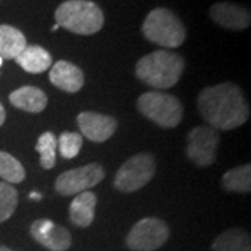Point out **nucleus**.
<instances>
[{
  "label": "nucleus",
  "mask_w": 251,
  "mask_h": 251,
  "mask_svg": "<svg viewBox=\"0 0 251 251\" xmlns=\"http://www.w3.org/2000/svg\"><path fill=\"white\" fill-rule=\"evenodd\" d=\"M198 110L215 130H233L247 122L250 109L243 91L233 82L208 87L198 95Z\"/></svg>",
  "instance_id": "f257e3e1"
},
{
  "label": "nucleus",
  "mask_w": 251,
  "mask_h": 251,
  "mask_svg": "<svg viewBox=\"0 0 251 251\" xmlns=\"http://www.w3.org/2000/svg\"><path fill=\"white\" fill-rule=\"evenodd\" d=\"M184 59L168 50H155L141 57L135 66V75L156 90H168L177 84L184 72Z\"/></svg>",
  "instance_id": "f03ea898"
},
{
  "label": "nucleus",
  "mask_w": 251,
  "mask_h": 251,
  "mask_svg": "<svg viewBox=\"0 0 251 251\" xmlns=\"http://www.w3.org/2000/svg\"><path fill=\"white\" fill-rule=\"evenodd\" d=\"M59 27L77 35H94L102 29L105 17L97 3L91 0H67L54 11Z\"/></svg>",
  "instance_id": "7ed1b4c3"
},
{
  "label": "nucleus",
  "mask_w": 251,
  "mask_h": 251,
  "mask_svg": "<svg viewBox=\"0 0 251 251\" xmlns=\"http://www.w3.org/2000/svg\"><path fill=\"white\" fill-rule=\"evenodd\" d=\"M141 31L150 42L163 48H179L187 35L181 20L172 10L165 7L150 11L144 20Z\"/></svg>",
  "instance_id": "20e7f679"
},
{
  "label": "nucleus",
  "mask_w": 251,
  "mask_h": 251,
  "mask_svg": "<svg viewBox=\"0 0 251 251\" xmlns=\"http://www.w3.org/2000/svg\"><path fill=\"white\" fill-rule=\"evenodd\" d=\"M137 108L147 119L163 128H173L183 117V105L175 95L159 91L143 94L137 100Z\"/></svg>",
  "instance_id": "39448f33"
},
{
  "label": "nucleus",
  "mask_w": 251,
  "mask_h": 251,
  "mask_svg": "<svg viewBox=\"0 0 251 251\" xmlns=\"http://www.w3.org/2000/svg\"><path fill=\"white\" fill-rule=\"evenodd\" d=\"M156 172V165L152 155L138 153L123 163L115 176V187L123 193H134L145 187Z\"/></svg>",
  "instance_id": "423d86ee"
},
{
  "label": "nucleus",
  "mask_w": 251,
  "mask_h": 251,
  "mask_svg": "<svg viewBox=\"0 0 251 251\" xmlns=\"http://www.w3.org/2000/svg\"><path fill=\"white\" fill-rule=\"evenodd\" d=\"M169 227L162 219L144 218L131 227L126 244L131 251H153L162 247L169 239Z\"/></svg>",
  "instance_id": "0eeeda50"
},
{
  "label": "nucleus",
  "mask_w": 251,
  "mask_h": 251,
  "mask_svg": "<svg viewBox=\"0 0 251 251\" xmlns=\"http://www.w3.org/2000/svg\"><path fill=\"white\" fill-rule=\"evenodd\" d=\"M105 177L103 168L98 163H90L77 169L62 173L54 183V188L62 196H77L95 187Z\"/></svg>",
  "instance_id": "6e6552de"
},
{
  "label": "nucleus",
  "mask_w": 251,
  "mask_h": 251,
  "mask_svg": "<svg viewBox=\"0 0 251 251\" xmlns=\"http://www.w3.org/2000/svg\"><path fill=\"white\" fill-rule=\"evenodd\" d=\"M187 141V158L194 165L205 168L215 162L219 145L218 130L209 126H200L190 131Z\"/></svg>",
  "instance_id": "1a4fd4ad"
},
{
  "label": "nucleus",
  "mask_w": 251,
  "mask_h": 251,
  "mask_svg": "<svg viewBox=\"0 0 251 251\" xmlns=\"http://www.w3.org/2000/svg\"><path fill=\"white\" fill-rule=\"evenodd\" d=\"M31 236L34 240L50 251H66L72 246L70 232L49 219H38L31 225Z\"/></svg>",
  "instance_id": "9d476101"
},
{
  "label": "nucleus",
  "mask_w": 251,
  "mask_h": 251,
  "mask_svg": "<svg viewBox=\"0 0 251 251\" xmlns=\"http://www.w3.org/2000/svg\"><path fill=\"white\" fill-rule=\"evenodd\" d=\"M208 13L214 23L226 29L242 31L250 27L251 24L250 10L229 1H219L212 4Z\"/></svg>",
  "instance_id": "9b49d317"
},
{
  "label": "nucleus",
  "mask_w": 251,
  "mask_h": 251,
  "mask_svg": "<svg viewBox=\"0 0 251 251\" xmlns=\"http://www.w3.org/2000/svg\"><path fill=\"white\" fill-rule=\"evenodd\" d=\"M77 122L82 135L94 143L109 140L117 128V122L113 117L97 112H82L77 117Z\"/></svg>",
  "instance_id": "f8f14e48"
},
{
  "label": "nucleus",
  "mask_w": 251,
  "mask_h": 251,
  "mask_svg": "<svg viewBox=\"0 0 251 251\" xmlns=\"http://www.w3.org/2000/svg\"><path fill=\"white\" fill-rule=\"evenodd\" d=\"M49 80L59 90L66 92H78L84 87V73L75 64L67 60H59L49 72Z\"/></svg>",
  "instance_id": "ddd939ff"
},
{
  "label": "nucleus",
  "mask_w": 251,
  "mask_h": 251,
  "mask_svg": "<svg viewBox=\"0 0 251 251\" xmlns=\"http://www.w3.org/2000/svg\"><path fill=\"white\" fill-rule=\"evenodd\" d=\"M10 102L13 106L29 113H41L48 105V97L42 90L25 85L10 94Z\"/></svg>",
  "instance_id": "4468645a"
},
{
  "label": "nucleus",
  "mask_w": 251,
  "mask_h": 251,
  "mask_svg": "<svg viewBox=\"0 0 251 251\" xmlns=\"http://www.w3.org/2000/svg\"><path fill=\"white\" fill-rule=\"evenodd\" d=\"M98 202L92 191H84L77 194L70 204V221L78 227H87L94 222L95 206Z\"/></svg>",
  "instance_id": "2eb2a0df"
},
{
  "label": "nucleus",
  "mask_w": 251,
  "mask_h": 251,
  "mask_svg": "<svg viewBox=\"0 0 251 251\" xmlns=\"http://www.w3.org/2000/svg\"><path fill=\"white\" fill-rule=\"evenodd\" d=\"M27 73L39 74L52 67V56L39 45H27L14 59Z\"/></svg>",
  "instance_id": "dca6fc26"
},
{
  "label": "nucleus",
  "mask_w": 251,
  "mask_h": 251,
  "mask_svg": "<svg viewBox=\"0 0 251 251\" xmlns=\"http://www.w3.org/2000/svg\"><path fill=\"white\" fill-rule=\"evenodd\" d=\"M27 46L24 34L11 25H0V57L1 59H16L21 50Z\"/></svg>",
  "instance_id": "f3484780"
},
{
  "label": "nucleus",
  "mask_w": 251,
  "mask_h": 251,
  "mask_svg": "<svg viewBox=\"0 0 251 251\" xmlns=\"http://www.w3.org/2000/svg\"><path fill=\"white\" fill-rule=\"evenodd\" d=\"M212 251H251L250 234L242 229H229L216 237Z\"/></svg>",
  "instance_id": "a211bd4d"
},
{
  "label": "nucleus",
  "mask_w": 251,
  "mask_h": 251,
  "mask_svg": "<svg viewBox=\"0 0 251 251\" xmlns=\"http://www.w3.org/2000/svg\"><path fill=\"white\" fill-rule=\"evenodd\" d=\"M222 186L227 191L233 193H250L251 190V166L246 163L242 166L227 171L222 177Z\"/></svg>",
  "instance_id": "6ab92c4d"
},
{
  "label": "nucleus",
  "mask_w": 251,
  "mask_h": 251,
  "mask_svg": "<svg viewBox=\"0 0 251 251\" xmlns=\"http://www.w3.org/2000/svg\"><path fill=\"white\" fill-rule=\"evenodd\" d=\"M0 177L9 184L21 183L25 179V169L13 155L0 151Z\"/></svg>",
  "instance_id": "aec40b11"
},
{
  "label": "nucleus",
  "mask_w": 251,
  "mask_h": 251,
  "mask_svg": "<svg viewBox=\"0 0 251 251\" xmlns=\"http://www.w3.org/2000/svg\"><path fill=\"white\" fill-rule=\"evenodd\" d=\"M36 151L39 153L41 166L44 169H52L56 163V150H57V140L50 131H46L39 135L36 141Z\"/></svg>",
  "instance_id": "412c9836"
},
{
  "label": "nucleus",
  "mask_w": 251,
  "mask_h": 251,
  "mask_svg": "<svg viewBox=\"0 0 251 251\" xmlns=\"http://www.w3.org/2000/svg\"><path fill=\"white\" fill-rule=\"evenodd\" d=\"M17 204V190L6 181H0V224L14 214Z\"/></svg>",
  "instance_id": "4be33fe9"
},
{
  "label": "nucleus",
  "mask_w": 251,
  "mask_h": 251,
  "mask_svg": "<svg viewBox=\"0 0 251 251\" xmlns=\"http://www.w3.org/2000/svg\"><path fill=\"white\" fill-rule=\"evenodd\" d=\"M82 147V137L78 133H62L57 140V148L60 155L66 159L75 158Z\"/></svg>",
  "instance_id": "5701e85b"
},
{
  "label": "nucleus",
  "mask_w": 251,
  "mask_h": 251,
  "mask_svg": "<svg viewBox=\"0 0 251 251\" xmlns=\"http://www.w3.org/2000/svg\"><path fill=\"white\" fill-rule=\"evenodd\" d=\"M4 120H6V110L3 108V105L0 103V126H3Z\"/></svg>",
  "instance_id": "b1692460"
},
{
  "label": "nucleus",
  "mask_w": 251,
  "mask_h": 251,
  "mask_svg": "<svg viewBox=\"0 0 251 251\" xmlns=\"http://www.w3.org/2000/svg\"><path fill=\"white\" fill-rule=\"evenodd\" d=\"M29 198H31V200H41V194H38V193H31V194H29Z\"/></svg>",
  "instance_id": "393cba45"
},
{
  "label": "nucleus",
  "mask_w": 251,
  "mask_h": 251,
  "mask_svg": "<svg viewBox=\"0 0 251 251\" xmlns=\"http://www.w3.org/2000/svg\"><path fill=\"white\" fill-rule=\"evenodd\" d=\"M0 251H14V250H11V249H9V247H6V246H1V244H0Z\"/></svg>",
  "instance_id": "a878e982"
},
{
  "label": "nucleus",
  "mask_w": 251,
  "mask_h": 251,
  "mask_svg": "<svg viewBox=\"0 0 251 251\" xmlns=\"http://www.w3.org/2000/svg\"><path fill=\"white\" fill-rule=\"evenodd\" d=\"M59 25H57V24H56V25H53V27H52V31H57V29H59Z\"/></svg>",
  "instance_id": "bb28decb"
},
{
  "label": "nucleus",
  "mask_w": 251,
  "mask_h": 251,
  "mask_svg": "<svg viewBox=\"0 0 251 251\" xmlns=\"http://www.w3.org/2000/svg\"><path fill=\"white\" fill-rule=\"evenodd\" d=\"M1 63H3V59H1V57H0V66H1Z\"/></svg>",
  "instance_id": "cd10ccee"
}]
</instances>
